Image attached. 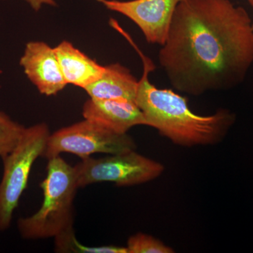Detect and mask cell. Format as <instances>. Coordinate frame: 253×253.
Listing matches in <instances>:
<instances>
[{"instance_id":"cell-14","label":"cell","mask_w":253,"mask_h":253,"mask_svg":"<svg viewBox=\"0 0 253 253\" xmlns=\"http://www.w3.org/2000/svg\"><path fill=\"white\" fill-rule=\"evenodd\" d=\"M127 253H171L174 251L152 236L139 234L131 236L126 247Z\"/></svg>"},{"instance_id":"cell-6","label":"cell","mask_w":253,"mask_h":253,"mask_svg":"<svg viewBox=\"0 0 253 253\" xmlns=\"http://www.w3.org/2000/svg\"><path fill=\"white\" fill-rule=\"evenodd\" d=\"M79 188L89 184L113 182L118 186L142 184L158 177L164 168L135 151L95 159H82L74 166Z\"/></svg>"},{"instance_id":"cell-9","label":"cell","mask_w":253,"mask_h":253,"mask_svg":"<svg viewBox=\"0 0 253 253\" xmlns=\"http://www.w3.org/2000/svg\"><path fill=\"white\" fill-rule=\"evenodd\" d=\"M84 119L94 121L118 134H126L136 126H147L146 118L135 103L121 100L90 98L83 106Z\"/></svg>"},{"instance_id":"cell-5","label":"cell","mask_w":253,"mask_h":253,"mask_svg":"<svg viewBox=\"0 0 253 253\" xmlns=\"http://www.w3.org/2000/svg\"><path fill=\"white\" fill-rule=\"evenodd\" d=\"M136 144L127 134H118L99 123L84 119L50 134L43 157L70 153L82 159L101 153L109 155L135 151Z\"/></svg>"},{"instance_id":"cell-15","label":"cell","mask_w":253,"mask_h":253,"mask_svg":"<svg viewBox=\"0 0 253 253\" xmlns=\"http://www.w3.org/2000/svg\"><path fill=\"white\" fill-rule=\"evenodd\" d=\"M31 6L32 9L36 11H40L43 5L46 4L49 6H56L54 0H25Z\"/></svg>"},{"instance_id":"cell-16","label":"cell","mask_w":253,"mask_h":253,"mask_svg":"<svg viewBox=\"0 0 253 253\" xmlns=\"http://www.w3.org/2000/svg\"><path fill=\"white\" fill-rule=\"evenodd\" d=\"M248 1H249L250 5H251V7H252L253 9V0H248Z\"/></svg>"},{"instance_id":"cell-2","label":"cell","mask_w":253,"mask_h":253,"mask_svg":"<svg viewBox=\"0 0 253 253\" xmlns=\"http://www.w3.org/2000/svg\"><path fill=\"white\" fill-rule=\"evenodd\" d=\"M126 38L140 56L144 66L135 104L144 114L147 126L181 146L220 142L235 123V113L220 109L211 116H199L191 111L187 100L181 95L171 89L156 87L149 79V73L155 69L154 63L141 52L130 37Z\"/></svg>"},{"instance_id":"cell-3","label":"cell","mask_w":253,"mask_h":253,"mask_svg":"<svg viewBox=\"0 0 253 253\" xmlns=\"http://www.w3.org/2000/svg\"><path fill=\"white\" fill-rule=\"evenodd\" d=\"M41 186L44 196L41 208L18 221L20 235L25 239L54 238L73 229V202L79 188L75 168L60 156L50 158Z\"/></svg>"},{"instance_id":"cell-13","label":"cell","mask_w":253,"mask_h":253,"mask_svg":"<svg viewBox=\"0 0 253 253\" xmlns=\"http://www.w3.org/2000/svg\"><path fill=\"white\" fill-rule=\"evenodd\" d=\"M25 129L24 126L0 111V158L1 159L12 151Z\"/></svg>"},{"instance_id":"cell-12","label":"cell","mask_w":253,"mask_h":253,"mask_svg":"<svg viewBox=\"0 0 253 253\" xmlns=\"http://www.w3.org/2000/svg\"><path fill=\"white\" fill-rule=\"evenodd\" d=\"M55 251L58 253H127L126 247L116 246L89 247L81 244L75 235L74 229H70L55 236Z\"/></svg>"},{"instance_id":"cell-7","label":"cell","mask_w":253,"mask_h":253,"mask_svg":"<svg viewBox=\"0 0 253 253\" xmlns=\"http://www.w3.org/2000/svg\"><path fill=\"white\" fill-rule=\"evenodd\" d=\"M135 23L149 44L162 46L178 5L184 0H96Z\"/></svg>"},{"instance_id":"cell-1","label":"cell","mask_w":253,"mask_h":253,"mask_svg":"<svg viewBox=\"0 0 253 253\" xmlns=\"http://www.w3.org/2000/svg\"><path fill=\"white\" fill-rule=\"evenodd\" d=\"M158 62L176 90L192 96L239 85L253 64V22L231 0L178 5Z\"/></svg>"},{"instance_id":"cell-8","label":"cell","mask_w":253,"mask_h":253,"mask_svg":"<svg viewBox=\"0 0 253 253\" xmlns=\"http://www.w3.org/2000/svg\"><path fill=\"white\" fill-rule=\"evenodd\" d=\"M20 65L41 94L46 96L58 94L68 84L54 48L44 42H28L20 59Z\"/></svg>"},{"instance_id":"cell-10","label":"cell","mask_w":253,"mask_h":253,"mask_svg":"<svg viewBox=\"0 0 253 253\" xmlns=\"http://www.w3.org/2000/svg\"><path fill=\"white\" fill-rule=\"evenodd\" d=\"M139 81L129 68L120 63L105 66L98 81L84 88L92 99L121 100L135 103Z\"/></svg>"},{"instance_id":"cell-11","label":"cell","mask_w":253,"mask_h":253,"mask_svg":"<svg viewBox=\"0 0 253 253\" xmlns=\"http://www.w3.org/2000/svg\"><path fill=\"white\" fill-rule=\"evenodd\" d=\"M54 50L68 84L84 89L98 81L104 72L105 66L82 52L70 42H61Z\"/></svg>"},{"instance_id":"cell-4","label":"cell","mask_w":253,"mask_h":253,"mask_svg":"<svg viewBox=\"0 0 253 253\" xmlns=\"http://www.w3.org/2000/svg\"><path fill=\"white\" fill-rule=\"evenodd\" d=\"M50 135L45 123L26 127L17 144L3 158L0 181V231L9 229L15 210L27 188L33 164L42 156Z\"/></svg>"}]
</instances>
